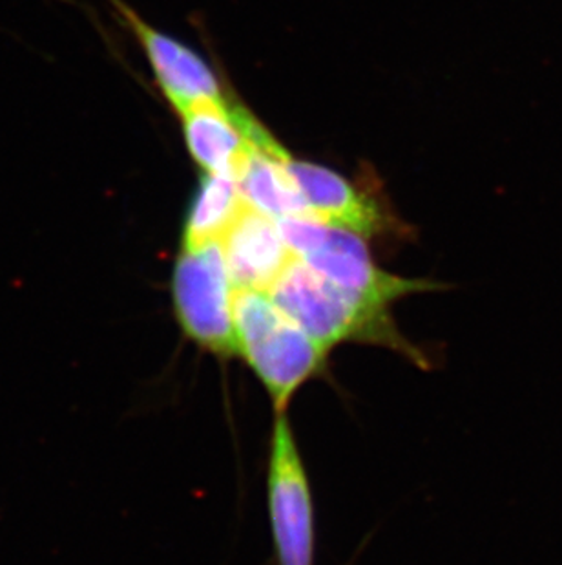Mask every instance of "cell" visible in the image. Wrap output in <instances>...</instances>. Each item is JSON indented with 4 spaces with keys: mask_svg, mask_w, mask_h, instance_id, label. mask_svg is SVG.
<instances>
[{
    "mask_svg": "<svg viewBox=\"0 0 562 565\" xmlns=\"http://www.w3.org/2000/svg\"><path fill=\"white\" fill-rule=\"evenodd\" d=\"M236 355L244 359L285 412L292 395L324 366L327 350L281 310L271 295L234 288Z\"/></svg>",
    "mask_w": 562,
    "mask_h": 565,
    "instance_id": "obj_1",
    "label": "cell"
},
{
    "mask_svg": "<svg viewBox=\"0 0 562 565\" xmlns=\"http://www.w3.org/2000/svg\"><path fill=\"white\" fill-rule=\"evenodd\" d=\"M269 295L327 352L339 342H369L393 348L414 363L428 366L424 355L398 333L386 308L356 299L313 271L298 256Z\"/></svg>",
    "mask_w": 562,
    "mask_h": 565,
    "instance_id": "obj_2",
    "label": "cell"
},
{
    "mask_svg": "<svg viewBox=\"0 0 562 565\" xmlns=\"http://www.w3.org/2000/svg\"><path fill=\"white\" fill-rule=\"evenodd\" d=\"M287 246L313 271L364 300L386 308L409 295L444 291L446 284L425 278H403L383 271L372 260L364 236L325 224L314 216L278 220Z\"/></svg>",
    "mask_w": 562,
    "mask_h": 565,
    "instance_id": "obj_3",
    "label": "cell"
},
{
    "mask_svg": "<svg viewBox=\"0 0 562 565\" xmlns=\"http://www.w3.org/2000/svg\"><path fill=\"white\" fill-rule=\"evenodd\" d=\"M233 295L221 242L181 249L172 273L175 319L197 348L218 358H236Z\"/></svg>",
    "mask_w": 562,
    "mask_h": 565,
    "instance_id": "obj_4",
    "label": "cell"
},
{
    "mask_svg": "<svg viewBox=\"0 0 562 565\" xmlns=\"http://www.w3.org/2000/svg\"><path fill=\"white\" fill-rule=\"evenodd\" d=\"M267 491L278 565H314L313 497L285 412L272 428Z\"/></svg>",
    "mask_w": 562,
    "mask_h": 565,
    "instance_id": "obj_5",
    "label": "cell"
},
{
    "mask_svg": "<svg viewBox=\"0 0 562 565\" xmlns=\"http://www.w3.org/2000/svg\"><path fill=\"white\" fill-rule=\"evenodd\" d=\"M180 116L186 147L205 172L230 174L238 180L252 152L281 147L249 110L228 99L196 103Z\"/></svg>",
    "mask_w": 562,
    "mask_h": 565,
    "instance_id": "obj_6",
    "label": "cell"
},
{
    "mask_svg": "<svg viewBox=\"0 0 562 565\" xmlns=\"http://www.w3.org/2000/svg\"><path fill=\"white\" fill-rule=\"evenodd\" d=\"M110 2L149 55L161 90L177 113H183L185 108L196 103L227 99L213 68L196 52H192L180 41L149 26L122 0H110Z\"/></svg>",
    "mask_w": 562,
    "mask_h": 565,
    "instance_id": "obj_7",
    "label": "cell"
},
{
    "mask_svg": "<svg viewBox=\"0 0 562 565\" xmlns=\"http://www.w3.org/2000/svg\"><path fill=\"white\" fill-rule=\"evenodd\" d=\"M287 171L302 192L309 211L325 224L369 238L393 231L395 220L367 192L331 169L289 158Z\"/></svg>",
    "mask_w": 562,
    "mask_h": 565,
    "instance_id": "obj_8",
    "label": "cell"
},
{
    "mask_svg": "<svg viewBox=\"0 0 562 565\" xmlns=\"http://www.w3.org/2000/svg\"><path fill=\"white\" fill-rule=\"evenodd\" d=\"M234 288L269 294L296 255L289 249L277 220L245 203L221 241Z\"/></svg>",
    "mask_w": 562,
    "mask_h": 565,
    "instance_id": "obj_9",
    "label": "cell"
},
{
    "mask_svg": "<svg viewBox=\"0 0 562 565\" xmlns=\"http://www.w3.org/2000/svg\"><path fill=\"white\" fill-rule=\"evenodd\" d=\"M287 154L278 150H256L247 158L238 174V188L245 203L272 220L314 216L287 171Z\"/></svg>",
    "mask_w": 562,
    "mask_h": 565,
    "instance_id": "obj_10",
    "label": "cell"
},
{
    "mask_svg": "<svg viewBox=\"0 0 562 565\" xmlns=\"http://www.w3.org/2000/svg\"><path fill=\"white\" fill-rule=\"evenodd\" d=\"M244 205L236 178L207 172L186 216L181 244L199 247L224 241Z\"/></svg>",
    "mask_w": 562,
    "mask_h": 565,
    "instance_id": "obj_11",
    "label": "cell"
}]
</instances>
